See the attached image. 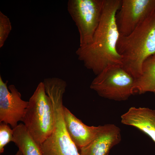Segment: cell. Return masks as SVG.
Listing matches in <instances>:
<instances>
[{"label":"cell","mask_w":155,"mask_h":155,"mask_svg":"<svg viewBox=\"0 0 155 155\" xmlns=\"http://www.w3.org/2000/svg\"><path fill=\"white\" fill-rule=\"evenodd\" d=\"M121 0H104L101 18L92 41L76 51L78 59L97 75L106 68L122 65V58L117 49L119 33L116 15Z\"/></svg>","instance_id":"obj_1"},{"label":"cell","mask_w":155,"mask_h":155,"mask_svg":"<svg viewBox=\"0 0 155 155\" xmlns=\"http://www.w3.org/2000/svg\"><path fill=\"white\" fill-rule=\"evenodd\" d=\"M22 121L32 138L40 147L54 129L51 104L43 82L38 84L28 101Z\"/></svg>","instance_id":"obj_2"},{"label":"cell","mask_w":155,"mask_h":155,"mask_svg":"<svg viewBox=\"0 0 155 155\" xmlns=\"http://www.w3.org/2000/svg\"><path fill=\"white\" fill-rule=\"evenodd\" d=\"M135 80L121 65H113L96 75L90 87L101 97L115 101H124L135 93Z\"/></svg>","instance_id":"obj_3"},{"label":"cell","mask_w":155,"mask_h":155,"mask_svg":"<svg viewBox=\"0 0 155 155\" xmlns=\"http://www.w3.org/2000/svg\"><path fill=\"white\" fill-rule=\"evenodd\" d=\"M104 0H69L67 10L78 28L80 46L90 42L101 18Z\"/></svg>","instance_id":"obj_4"},{"label":"cell","mask_w":155,"mask_h":155,"mask_svg":"<svg viewBox=\"0 0 155 155\" xmlns=\"http://www.w3.org/2000/svg\"><path fill=\"white\" fill-rule=\"evenodd\" d=\"M62 100L60 97H54L51 100L54 117V127L51 133L40 146L42 155H80L66 129Z\"/></svg>","instance_id":"obj_5"},{"label":"cell","mask_w":155,"mask_h":155,"mask_svg":"<svg viewBox=\"0 0 155 155\" xmlns=\"http://www.w3.org/2000/svg\"><path fill=\"white\" fill-rule=\"evenodd\" d=\"M155 11V0H121L116 15L120 35L133 32Z\"/></svg>","instance_id":"obj_6"},{"label":"cell","mask_w":155,"mask_h":155,"mask_svg":"<svg viewBox=\"0 0 155 155\" xmlns=\"http://www.w3.org/2000/svg\"><path fill=\"white\" fill-rule=\"evenodd\" d=\"M0 76V122L10 125L14 128L22 121L28 105V101L21 98V95L14 85L7 88Z\"/></svg>","instance_id":"obj_7"},{"label":"cell","mask_w":155,"mask_h":155,"mask_svg":"<svg viewBox=\"0 0 155 155\" xmlns=\"http://www.w3.org/2000/svg\"><path fill=\"white\" fill-rule=\"evenodd\" d=\"M121 140L120 128L114 124L100 125L94 138L80 148V155H107L110 150Z\"/></svg>","instance_id":"obj_8"},{"label":"cell","mask_w":155,"mask_h":155,"mask_svg":"<svg viewBox=\"0 0 155 155\" xmlns=\"http://www.w3.org/2000/svg\"><path fill=\"white\" fill-rule=\"evenodd\" d=\"M121 123L134 127L148 135L155 143V110L131 107L121 116Z\"/></svg>","instance_id":"obj_9"},{"label":"cell","mask_w":155,"mask_h":155,"mask_svg":"<svg viewBox=\"0 0 155 155\" xmlns=\"http://www.w3.org/2000/svg\"><path fill=\"white\" fill-rule=\"evenodd\" d=\"M64 119L68 133L71 140L80 148L86 146L95 137L100 128L84 124L64 106Z\"/></svg>","instance_id":"obj_10"},{"label":"cell","mask_w":155,"mask_h":155,"mask_svg":"<svg viewBox=\"0 0 155 155\" xmlns=\"http://www.w3.org/2000/svg\"><path fill=\"white\" fill-rule=\"evenodd\" d=\"M134 89L135 93L139 94L147 92L155 94V54L143 62L141 74L135 80Z\"/></svg>","instance_id":"obj_11"},{"label":"cell","mask_w":155,"mask_h":155,"mask_svg":"<svg viewBox=\"0 0 155 155\" xmlns=\"http://www.w3.org/2000/svg\"><path fill=\"white\" fill-rule=\"evenodd\" d=\"M13 129V142L23 155H42L40 147L32 138L24 124H18Z\"/></svg>","instance_id":"obj_12"},{"label":"cell","mask_w":155,"mask_h":155,"mask_svg":"<svg viewBox=\"0 0 155 155\" xmlns=\"http://www.w3.org/2000/svg\"><path fill=\"white\" fill-rule=\"evenodd\" d=\"M13 131L8 125L3 122L0 124V153L4 152L5 146L10 142H13Z\"/></svg>","instance_id":"obj_13"},{"label":"cell","mask_w":155,"mask_h":155,"mask_svg":"<svg viewBox=\"0 0 155 155\" xmlns=\"http://www.w3.org/2000/svg\"><path fill=\"white\" fill-rule=\"evenodd\" d=\"M0 47L3 45L11 29L9 19L0 12Z\"/></svg>","instance_id":"obj_14"},{"label":"cell","mask_w":155,"mask_h":155,"mask_svg":"<svg viewBox=\"0 0 155 155\" xmlns=\"http://www.w3.org/2000/svg\"><path fill=\"white\" fill-rule=\"evenodd\" d=\"M14 155H23V154L19 150Z\"/></svg>","instance_id":"obj_15"}]
</instances>
